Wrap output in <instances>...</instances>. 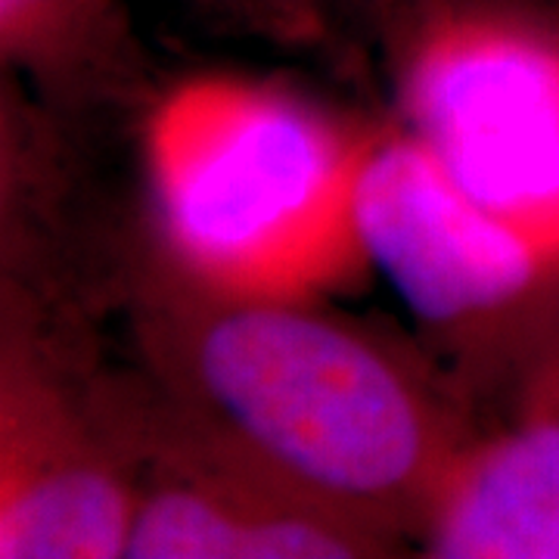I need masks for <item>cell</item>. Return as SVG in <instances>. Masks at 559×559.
<instances>
[{"mask_svg": "<svg viewBox=\"0 0 559 559\" xmlns=\"http://www.w3.org/2000/svg\"><path fill=\"white\" fill-rule=\"evenodd\" d=\"M131 473L124 559H373L399 540L320 503L218 426L162 389L140 364L109 385Z\"/></svg>", "mask_w": 559, "mask_h": 559, "instance_id": "6", "label": "cell"}, {"mask_svg": "<svg viewBox=\"0 0 559 559\" xmlns=\"http://www.w3.org/2000/svg\"><path fill=\"white\" fill-rule=\"evenodd\" d=\"M389 3H392V0H373V13L380 16V13L385 10V7H389ZM373 28H377V22H373Z\"/></svg>", "mask_w": 559, "mask_h": 559, "instance_id": "10", "label": "cell"}, {"mask_svg": "<svg viewBox=\"0 0 559 559\" xmlns=\"http://www.w3.org/2000/svg\"><path fill=\"white\" fill-rule=\"evenodd\" d=\"M94 301L0 283V559H121L131 473Z\"/></svg>", "mask_w": 559, "mask_h": 559, "instance_id": "4", "label": "cell"}, {"mask_svg": "<svg viewBox=\"0 0 559 559\" xmlns=\"http://www.w3.org/2000/svg\"><path fill=\"white\" fill-rule=\"evenodd\" d=\"M205 25L286 53L345 60L358 32L373 38V0H178Z\"/></svg>", "mask_w": 559, "mask_h": 559, "instance_id": "9", "label": "cell"}, {"mask_svg": "<svg viewBox=\"0 0 559 559\" xmlns=\"http://www.w3.org/2000/svg\"><path fill=\"white\" fill-rule=\"evenodd\" d=\"M466 404L473 426L417 554L559 559V289Z\"/></svg>", "mask_w": 559, "mask_h": 559, "instance_id": "7", "label": "cell"}, {"mask_svg": "<svg viewBox=\"0 0 559 559\" xmlns=\"http://www.w3.org/2000/svg\"><path fill=\"white\" fill-rule=\"evenodd\" d=\"M119 326L162 389L320 503L417 538L469 436V404L423 342L333 301L202 289L134 234Z\"/></svg>", "mask_w": 559, "mask_h": 559, "instance_id": "1", "label": "cell"}, {"mask_svg": "<svg viewBox=\"0 0 559 559\" xmlns=\"http://www.w3.org/2000/svg\"><path fill=\"white\" fill-rule=\"evenodd\" d=\"M0 75L79 131L128 140L162 81L128 0H0Z\"/></svg>", "mask_w": 559, "mask_h": 559, "instance_id": "8", "label": "cell"}, {"mask_svg": "<svg viewBox=\"0 0 559 559\" xmlns=\"http://www.w3.org/2000/svg\"><path fill=\"white\" fill-rule=\"evenodd\" d=\"M358 230L466 401L559 289V261L469 200L389 116L360 180Z\"/></svg>", "mask_w": 559, "mask_h": 559, "instance_id": "5", "label": "cell"}, {"mask_svg": "<svg viewBox=\"0 0 559 559\" xmlns=\"http://www.w3.org/2000/svg\"><path fill=\"white\" fill-rule=\"evenodd\" d=\"M373 40L389 119L559 261V0H392Z\"/></svg>", "mask_w": 559, "mask_h": 559, "instance_id": "3", "label": "cell"}, {"mask_svg": "<svg viewBox=\"0 0 559 559\" xmlns=\"http://www.w3.org/2000/svg\"><path fill=\"white\" fill-rule=\"evenodd\" d=\"M382 124L293 81L162 75L128 131L140 240L202 289L352 296L373 277L358 193Z\"/></svg>", "mask_w": 559, "mask_h": 559, "instance_id": "2", "label": "cell"}]
</instances>
